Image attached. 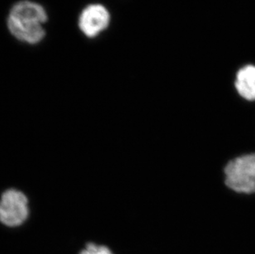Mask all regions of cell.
Listing matches in <instances>:
<instances>
[{"mask_svg": "<svg viewBox=\"0 0 255 254\" xmlns=\"http://www.w3.org/2000/svg\"><path fill=\"white\" fill-rule=\"evenodd\" d=\"M47 13L41 5L31 1H21L13 5L7 17V27L17 40L26 43H39L45 37L42 25Z\"/></svg>", "mask_w": 255, "mask_h": 254, "instance_id": "1", "label": "cell"}, {"mask_svg": "<svg viewBox=\"0 0 255 254\" xmlns=\"http://www.w3.org/2000/svg\"><path fill=\"white\" fill-rule=\"evenodd\" d=\"M30 216L29 199L24 192L8 188L0 197V223L9 228L22 226Z\"/></svg>", "mask_w": 255, "mask_h": 254, "instance_id": "2", "label": "cell"}, {"mask_svg": "<svg viewBox=\"0 0 255 254\" xmlns=\"http://www.w3.org/2000/svg\"><path fill=\"white\" fill-rule=\"evenodd\" d=\"M226 182L235 192H255V154L241 156L231 161L226 170Z\"/></svg>", "mask_w": 255, "mask_h": 254, "instance_id": "3", "label": "cell"}, {"mask_svg": "<svg viewBox=\"0 0 255 254\" xmlns=\"http://www.w3.org/2000/svg\"><path fill=\"white\" fill-rule=\"evenodd\" d=\"M110 20V13L106 7L94 3L83 10L79 18V26L85 36L94 38L108 28Z\"/></svg>", "mask_w": 255, "mask_h": 254, "instance_id": "4", "label": "cell"}, {"mask_svg": "<svg viewBox=\"0 0 255 254\" xmlns=\"http://www.w3.org/2000/svg\"><path fill=\"white\" fill-rule=\"evenodd\" d=\"M236 87L239 94L249 101L255 100V66L242 68L236 76Z\"/></svg>", "mask_w": 255, "mask_h": 254, "instance_id": "5", "label": "cell"}, {"mask_svg": "<svg viewBox=\"0 0 255 254\" xmlns=\"http://www.w3.org/2000/svg\"><path fill=\"white\" fill-rule=\"evenodd\" d=\"M80 254H114L109 247L105 245H97L94 243L87 244L85 249Z\"/></svg>", "mask_w": 255, "mask_h": 254, "instance_id": "6", "label": "cell"}]
</instances>
